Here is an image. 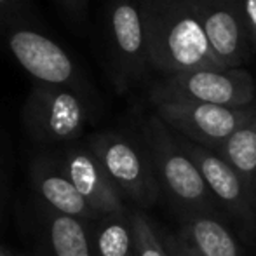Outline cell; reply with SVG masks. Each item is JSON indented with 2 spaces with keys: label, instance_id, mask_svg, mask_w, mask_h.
Returning <instances> with one entry per match:
<instances>
[{
  "label": "cell",
  "instance_id": "6da1fadb",
  "mask_svg": "<svg viewBox=\"0 0 256 256\" xmlns=\"http://www.w3.org/2000/svg\"><path fill=\"white\" fill-rule=\"evenodd\" d=\"M146 24L152 70L172 75L226 68L216 58L190 0H138Z\"/></svg>",
  "mask_w": 256,
  "mask_h": 256
},
{
  "label": "cell",
  "instance_id": "7a4b0ae2",
  "mask_svg": "<svg viewBox=\"0 0 256 256\" xmlns=\"http://www.w3.org/2000/svg\"><path fill=\"white\" fill-rule=\"evenodd\" d=\"M0 49L34 78L94 96L91 82L70 52L35 21L32 10L0 7Z\"/></svg>",
  "mask_w": 256,
  "mask_h": 256
},
{
  "label": "cell",
  "instance_id": "3957f363",
  "mask_svg": "<svg viewBox=\"0 0 256 256\" xmlns=\"http://www.w3.org/2000/svg\"><path fill=\"white\" fill-rule=\"evenodd\" d=\"M142 138L148 148L160 190L185 216L212 214L216 200L176 132L155 114L142 122Z\"/></svg>",
  "mask_w": 256,
  "mask_h": 256
},
{
  "label": "cell",
  "instance_id": "277c9868",
  "mask_svg": "<svg viewBox=\"0 0 256 256\" xmlns=\"http://www.w3.org/2000/svg\"><path fill=\"white\" fill-rule=\"evenodd\" d=\"M94 110V96L72 88L34 82L21 110L26 134L37 145L64 146L80 140Z\"/></svg>",
  "mask_w": 256,
  "mask_h": 256
},
{
  "label": "cell",
  "instance_id": "5b68a950",
  "mask_svg": "<svg viewBox=\"0 0 256 256\" xmlns=\"http://www.w3.org/2000/svg\"><path fill=\"white\" fill-rule=\"evenodd\" d=\"M104 54L118 94L140 86L152 70L146 24L138 0H108L104 9Z\"/></svg>",
  "mask_w": 256,
  "mask_h": 256
},
{
  "label": "cell",
  "instance_id": "8992f818",
  "mask_svg": "<svg viewBox=\"0 0 256 256\" xmlns=\"http://www.w3.org/2000/svg\"><path fill=\"white\" fill-rule=\"evenodd\" d=\"M86 142L124 199L140 208L155 204L160 185L143 138L138 142L120 131H102Z\"/></svg>",
  "mask_w": 256,
  "mask_h": 256
},
{
  "label": "cell",
  "instance_id": "52a82bcc",
  "mask_svg": "<svg viewBox=\"0 0 256 256\" xmlns=\"http://www.w3.org/2000/svg\"><path fill=\"white\" fill-rule=\"evenodd\" d=\"M152 106L171 102L248 106L254 103V80L242 68H200L166 75L148 91Z\"/></svg>",
  "mask_w": 256,
  "mask_h": 256
},
{
  "label": "cell",
  "instance_id": "ba28073f",
  "mask_svg": "<svg viewBox=\"0 0 256 256\" xmlns=\"http://www.w3.org/2000/svg\"><path fill=\"white\" fill-rule=\"evenodd\" d=\"M154 114L176 134L214 152L237 129L256 115V103L222 106L209 103L171 102L154 106Z\"/></svg>",
  "mask_w": 256,
  "mask_h": 256
},
{
  "label": "cell",
  "instance_id": "9c48e42d",
  "mask_svg": "<svg viewBox=\"0 0 256 256\" xmlns=\"http://www.w3.org/2000/svg\"><path fill=\"white\" fill-rule=\"evenodd\" d=\"M216 58L226 68H240L250 56V30L240 0H190Z\"/></svg>",
  "mask_w": 256,
  "mask_h": 256
},
{
  "label": "cell",
  "instance_id": "30bf717a",
  "mask_svg": "<svg viewBox=\"0 0 256 256\" xmlns=\"http://www.w3.org/2000/svg\"><path fill=\"white\" fill-rule=\"evenodd\" d=\"M176 136L183 150L199 168L214 200H218L223 208L228 209L239 222L253 228L256 223V194L250 188L246 180L212 150L204 148L180 134Z\"/></svg>",
  "mask_w": 256,
  "mask_h": 256
},
{
  "label": "cell",
  "instance_id": "8fae6325",
  "mask_svg": "<svg viewBox=\"0 0 256 256\" xmlns=\"http://www.w3.org/2000/svg\"><path fill=\"white\" fill-rule=\"evenodd\" d=\"M54 154L77 192L100 216L128 211L124 197L106 174L103 164L88 145V142L80 143L78 140L75 143L61 146Z\"/></svg>",
  "mask_w": 256,
  "mask_h": 256
},
{
  "label": "cell",
  "instance_id": "7c38bea8",
  "mask_svg": "<svg viewBox=\"0 0 256 256\" xmlns=\"http://www.w3.org/2000/svg\"><path fill=\"white\" fill-rule=\"evenodd\" d=\"M32 186L46 209L58 214L94 222L100 214L84 200L74 183L64 174L54 152H42L34 158L30 168Z\"/></svg>",
  "mask_w": 256,
  "mask_h": 256
},
{
  "label": "cell",
  "instance_id": "4fadbf2b",
  "mask_svg": "<svg viewBox=\"0 0 256 256\" xmlns=\"http://www.w3.org/2000/svg\"><path fill=\"white\" fill-rule=\"evenodd\" d=\"M178 236L199 256H246L239 240L214 214L185 216Z\"/></svg>",
  "mask_w": 256,
  "mask_h": 256
},
{
  "label": "cell",
  "instance_id": "5bb4252c",
  "mask_svg": "<svg viewBox=\"0 0 256 256\" xmlns=\"http://www.w3.org/2000/svg\"><path fill=\"white\" fill-rule=\"evenodd\" d=\"M44 234L48 256H94L89 222L46 209Z\"/></svg>",
  "mask_w": 256,
  "mask_h": 256
},
{
  "label": "cell",
  "instance_id": "9a60e30c",
  "mask_svg": "<svg viewBox=\"0 0 256 256\" xmlns=\"http://www.w3.org/2000/svg\"><path fill=\"white\" fill-rule=\"evenodd\" d=\"M94 256H134L132 212H110L89 222Z\"/></svg>",
  "mask_w": 256,
  "mask_h": 256
},
{
  "label": "cell",
  "instance_id": "2e32d148",
  "mask_svg": "<svg viewBox=\"0 0 256 256\" xmlns=\"http://www.w3.org/2000/svg\"><path fill=\"white\" fill-rule=\"evenodd\" d=\"M256 194V115L214 150Z\"/></svg>",
  "mask_w": 256,
  "mask_h": 256
},
{
  "label": "cell",
  "instance_id": "e0dca14e",
  "mask_svg": "<svg viewBox=\"0 0 256 256\" xmlns=\"http://www.w3.org/2000/svg\"><path fill=\"white\" fill-rule=\"evenodd\" d=\"M134 256H171L157 228L143 211L132 212Z\"/></svg>",
  "mask_w": 256,
  "mask_h": 256
},
{
  "label": "cell",
  "instance_id": "ac0fdd59",
  "mask_svg": "<svg viewBox=\"0 0 256 256\" xmlns=\"http://www.w3.org/2000/svg\"><path fill=\"white\" fill-rule=\"evenodd\" d=\"M58 7L63 16L75 26H84L88 20V4L89 0H56Z\"/></svg>",
  "mask_w": 256,
  "mask_h": 256
},
{
  "label": "cell",
  "instance_id": "d6986e66",
  "mask_svg": "<svg viewBox=\"0 0 256 256\" xmlns=\"http://www.w3.org/2000/svg\"><path fill=\"white\" fill-rule=\"evenodd\" d=\"M164 244L171 256H199L192 248H188L185 242H183V239L178 236V234H174V236H166Z\"/></svg>",
  "mask_w": 256,
  "mask_h": 256
},
{
  "label": "cell",
  "instance_id": "ffe728a7",
  "mask_svg": "<svg viewBox=\"0 0 256 256\" xmlns=\"http://www.w3.org/2000/svg\"><path fill=\"white\" fill-rule=\"evenodd\" d=\"M7 196H9V178H7V171L4 168L2 157H0V220L4 216V211H6Z\"/></svg>",
  "mask_w": 256,
  "mask_h": 256
},
{
  "label": "cell",
  "instance_id": "44dd1931",
  "mask_svg": "<svg viewBox=\"0 0 256 256\" xmlns=\"http://www.w3.org/2000/svg\"><path fill=\"white\" fill-rule=\"evenodd\" d=\"M0 7L12 10H30V0H0Z\"/></svg>",
  "mask_w": 256,
  "mask_h": 256
},
{
  "label": "cell",
  "instance_id": "7402d4cb",
  "mask_svg": "<svg viewBox=\"0 0 256 256\" xmlns=\"http://www.w3.org/2000/svg\"><path fill=\"white\" fill-rule=\"evenodd\" d=\"M0 256H14L10 251H7V250H4L2 246H0Z\"/></svg>",
  "mask_w": 256,
  "mask_h": 256
}]
</instances>
